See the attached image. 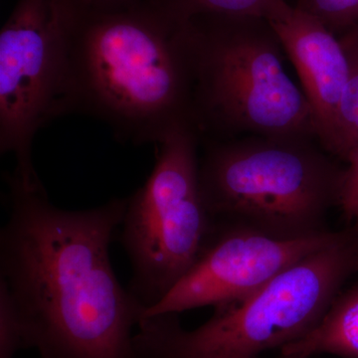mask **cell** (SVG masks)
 <instances>
[{"mask_svg": "<svg viewBox=\"0 0 358 358\" xmlns=\"http://www.w3.org/2000/svg\"><path fill=\"white\" fill-rule=\"evenodd\" d=\"M8 186L0 282L26 350L40 358H136L133 331L145 308L122 288L110 258L129 199L65 210L45 189H28L11 176Z\"/></svg>", "mask_w": 358, "mask_h": 358, "instance_id": "obj_1", "label": "cell"}, {"mask_svg": "<svg viewBox=\"0 0 358 358\" xmlns=\"http://www.w3.org/2000/svg\"><path fill=\"white\" fill-rule=\"evenodd\" d=\"M194 46L189 22L152 0L84 6L71 71L73 112L93 115L120 140L155 143L193 126Z\"/></svg>", "mask_w": 358, "mask_h": 358, "instance_id": "obj_2", "label": "cell"}, {"mask_svg": "<svg viewBox=\"0 0 358 358\" xmlns=\"http://www.w3.org/2000/svg\"><path fill=\"white\" fill-rule=\"evenodd\" d=\"M199 185L213 222L282 240L329 230L345 169L317 140L245 136L200 140Z\"/></svg>", "mask_w": 358, "mask_h": 358, "instance_id": "obj_3", "label": "cell"}, {"mask_svg": "<svg viewBox=\"0 0 358 358\" xmlns=\"http://www.w3.org/2000/svg\"><path fill=\"white\" fill-rule=\"evenodd\" d=\"M358 272V225L242 300L224 303L193 331L178 313L145 317L134 334L136 358H258L313 331L341 287Z\"/></svg>", "mask_w": 358, "mask_h": 358, "instance_id": "obj_4", "label": "cell"}, {"mask_svg": "<svg viewBox=\"0 0 358 358\" xmlns=\"http://www.w3.org/2000/svg\"><path fill=\"white\" fill-rule=\"evenodd\" d=\"M188 22L194 46L193 114L201 140L317 141L310 103L287 74L281 40L268 20L209 15Z\"/></svg>", "mask_w": 358, "mask_h": 358, "instance_id": "obj_5", "label": "cell"}, {"mask_svg": "<svg viewBox=\"0 0 358 358\" xmlns=\"http://www.w3.org/2000/svg\"><path fill=\"white\" fill-rule=\"evenodd\" d=\"M78 0H17L0 31V152L16 159L13 176L44 189L32 162L37 133L73 112L71 71Z\"/></svg>", "mask_w": 358, "mask_h": 358, "instance_id": "obj_6", "label": "cell"}, {"mask_svg": "<svg viewBox=\"0 0 358 358\" xmlns=\"http://www.w3.org/2000/svg\"><path fill=\"white\" fill-rule=\"evenodd\" d=\"M199 143L193 126L171 131L157 145L145 185L128 199L120 227L131 266L128 289L145 310L187 274L213 229L200 189Z\"/></svg>", "mask_w": 358, "mask_h": 358, "instance_id": "obj_7", "label": "cell"}, {"mask_svg": "<svg viewBox=\"0 0 358 358\" xmlns=\"http://www.w3.org/2000/svg\"><path fill=\"white\" fill-rule=\"evenodd\" d=\"M345 233L327 230L301 239L282 240L214 222L196 262L159 303L143 312L141 320L242 300Z\"/></svg>", "mask_w": 358, "mask_h": 358, "instance_id": "obj_8", "label": "cell"}, {"mask_svg": "<svg viewBox=\"0 0 358 358\" xmlns=\"http://www.w3.org/2000/svg\"><path fill=\"white\" fill-rule=\"evenodd\" d=\"M293 62L317 126V141L331 155L348 62L338 37L310 14L289 6L268 21Z\"/></svg>", "mask_w": 358, "mask_h": 358, "instance_id": "obj_9", "label": "cell"}, {"mask_svg": "<svg viewBox=\"0 0 358 358\" xmlns=\"http://www.w3.org/2000/svg\"><path fill=\"white\" fill-rule=\"evenodd\" d=\"M280 350L282 355L299 358L317 355L358 358V285L336 296L313 331Z\"/></svg>", "mask_w": 358, "mask_h": 358, "instance_id": "obj_10", "label": "cell"}, {"mask_svg": "<svg viewBox=\"0 0 358 358\" xmlns=\"http://www.w3.org/2000/svg\"><path fill=\"white\" fill-rule=\"evenodd\" d=\"M348 62V81L339 109L331 155L341 160L358 147V23L338 36Z\"/></svg>", "mask_w": 358, "mask_h": 358, "instance_id": "obj_11", "label": "cell"}, {"mask_svg": "<svg viewBox=\"0 0 358 358\" xmlns=\"http://www.w3.org/2000/svg\"><path fill=\"white\" fill-rule=\"evenodd\" d=\"M178 20L197 16H252L270 21L289 6L286 0H152Z\"/></svg>", "mask_w": 358, "mask_h": 358, "instance_id": "obj_12", "label": "cell"}, {"mask_svg": "<svg viewBox=\"0 0 358 358\" xmlns=\"http://www.w3.org/2000/svg\"><path fill=\"white\" fill-rule=\"evenodd\" d=\"M296 7L338 37L358 23V0H296Z\"/></svg>", "mask_w": 358, "mask_h": 358, "instance_id": "obj_13", "label": "cell"}, {"mask_svg": "<svg viewBox=\"0 0 358 358\" xmlns=\"http://www.w3.org/2000/svg\"><path fill=\"white\" fill-rule=\"evenodd\" d=\"M21 350H26L22 329L8 292L0 282V358H14Z\"/></svg>", "mask_w": 358, "mask_h": 358, "instance_id": "obj_14", "label": "cell"}, {"mask_svg": "<svg viewBox=\"0 0 358 358\" xmlns=\"http://www.w3.org/2000/svg\"><path fill=\"white\" fill-rule=\"evenodd\" d=\"M339 207L346 218L355 221L358 225V185L343 188Z\"/></svg>", "mask_w": 358, "mask_h": 358, "instance_id": "obj_15", "label": "cell"}, {"mask_svg": "<svg viewBox=\"0 0 358 358\" xmlns=\"http://www.w3.org/2000/svg\"><path fill=\"white\" fill-rule=\"evenodd\" d=\"M343 188L358 185V147L348 155Z\"/></svg>", "mask_w": 358, "mask_h": 358, "instance_id": "obj_16", "label": "cell"}, {"mask_svg": "<svg viewBox=\"0 0 358 358\" xmlns=\"http://www.w3.org/2000/svg\"><path fill=\"white\" fill-rule=\"evenodd\" d=\"M78 1L88 8L107 9L126 6L134 0H78Z\"/></svg>", "mask_w": 358, "mask_h": 358, "instance_id": "obj_17", "label": "cell"}, {"mask_svg": "<svg viewBox=\"0 0 358 358\" xmlns=\"http://www.w3.org/2000/svg\"><path fill=\"white\" fill-rule=\"evenodd\" d=\"M279 358H299V357H287V355H280Z\"/></svg>", "mask_w": 358, "mask_h": 358, "instance_id": "obj_18", "label": "cell"}]
</instances>
